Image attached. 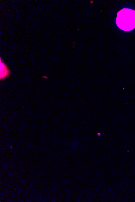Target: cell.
<instances>
[{
    "label": "cell",
    "mask_w": 135,
    "mask_h": 202,
    "mask_svg": "<svg viewBox=\"0 0 135 202\" xmlns=\"http://www.w3.org/2000/svg\"><path fill=\"white\" fill-rule=\"evenodd\" d=\"M116 24L122 31H130L134 30L135 28V11L125 8L118 11Z\"/></svg>",
    "instance_id": "6da1fadb"
},
{
    "label": "cell",
    "mask_w": 135,
    "mask_h": 202,
    "mask_svg": "<svg viewBox=\"0 0 135 202\" xmlns=\"http://www.w3.org/2000/svg\"><path fill=\"white\" fill-rule=\"evenodd\" d=\"M9 74L6 66L4 64L1 62V78H4Z\"/></svg>",
    "instance_id": "7a4b0ae2"
}]
</instances>
